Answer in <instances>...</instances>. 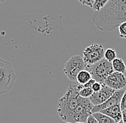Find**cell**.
Listing matches in <instances>:
<instances>
[{
  "label": "cell",
  "instance_id": "obj_12",
  "mask_svg": "<svg viewBox=\"0 0 126 123\" xmlns=\"http://www.w3.org/2000/svg\"><path fill=\"white\" fill-rule=\"evenodd\" d=\"M112 66L114 71L125 73L126 71V66L124 61L120 58H116L112 62Z\"/></svg>",
  "mask_w": 126,
  "mask_h": 123
},
{
  "label": "cell",
  "instance_id": "obj_10",
  "mask_svg": "<svg viewBox=\"0 0 126 123\" xmlns=\"http://www.w3.org/2000/svg\"><path fill=\"white\" fill-rule=\"evenodd\" d=\"M100 112L109 116L115 121V123H118L122 120V110L120 108V103L115 104L109 108L102 110Z\"/></svg>",
  "mask_w": 126,
  "mask_h": 123
},
{
  "label": "cell",
  "instance_id": "obj_11",
  "mask_svg": "<svg viewBox=\"0 0 126 123\" xmlns=\"http://www.w3.org/2000/svg\"><path fill=\"white\" fill-rule=\"evenodd\" d=\"M92 78V75L89 70L86 69L82 70L78 74L76 77V82L78 83V84L79 85L85 84Z\"/></svg>",
  "mask_w": 126,
  "mask_h": 123
},
{
  "label": "cell",
  "instance_id": "obj_7",
  "mask_svg": "<svg viewBox=\"0 0 126 123\" xmlns=\"http://www.w3.org/2000/svg\"><path fill=\"white\" fill-rule=\"evenodd\" d=\"M104 83L115 90L126 88V76L124 73L113 71L105 79Z\"/></svg>",
  "mask_w": 126,
  "mask_h": 123
},
{
  "label": "cell",
  "instance_id": "obj_26",
  "mask_svg": "<svg viewBox=\"0 0 126 123\" xmlns=\"http://www.w3.org/2000/svg\"></svg>",
  "mask_w": 126,
  "mask_h": 123
},
{
  "label": "cell",
  "instance_id": "obj_19",
  "mask_svg": "<svg viewBox=\"0 0 126 123\" xmlns=\"http://www.w3.org/2000/svg\"><path fill=\"white\" fill-rule=\"evenodd\" d=\"M120 108H121V110L126 109V88L120 101Z\"/></svg>",
  "mask_w": 126,
  "mask_h": 123
},
{
  "label": "cell",
  "instance_id": "obj_8",
  "mask_svg": "<svg viewBox=\"0 0 126 123\" xmlns=\"http://www.w3.org/2000/svg\"><path fill=\"white\" fill-rule=\"evenodd\" d=\"M115 91V90L114 89L111 88L105 83H102L101 90L98 92H93V94L89 98V99L94 106L98 105L108 100Z\"/></svg>",
  "mask_w": 126,
  "mask_h": 123
},
{
  "label": "cell",
  "instance_id": "obj_25",
  "mask_svg": "<svg viewBox=\"0 0 126 123\" xmlns=\"http://www.w3.org/2000/svg\"></svg>",
  "mask_w": 126,
  "mask_h": 123
},
{
  "label": "cell",
  "instance_id": "obj_22",
  "mask_svg": "<svg viewBox=\"0 0 126 123\" xmlns=\"http://www.w3.org/2000/svg\"><path fill=\"white\" fill-rule=\"evenodd\" d=\"M122 121L123 123H126V109L122 110Z\"/></svg>",
  "mask_w": 126,
  "mask_h": 123
},
{
  "label": "cell",
  "instance_id": "obj_6",
  "mask_svg": "<svg viewBox=\"0 0 126 123\" xmlns=\"http://www.w3.org/2000/svg\"><path fill=\"white\" fill-rule=\"evenodd\" d=\"M105 48L102 44H93L86 47L82 53V58L87 66H92L104 58Z\"/></svg>",
  "mask_w": 126,
  "mask_h": 123
},
{
  "label": "cell",
  "instance_id": "obj_17",
  "mask_svg": "<svg viewBox=\"0 0 126 123\" xmlns=\"http://www.w3.org/2000/svg\"><path fill=\"white\" fill-rule=\"evenodd\" d=\"M119 37L121 39H126V22H124L118 26Z\"/></svg>",
  "mask_w": 126,
  "mask_h": 123
},
{
  "label": "cell",
  "instance_id": "obj_18",
  "mask_svg": "<svg viewBox=\"0 0 126 123\" xmlns=\"http://www.w3.org/2000/svg\"><path fill=\"white\" fill-rule=\"evenodd\" d=\"M102 83H100V82L95 81L94 84L93 85L92 88H91L92 90H93V92H96L100 91V90H101V88H102Z\"/></svg>",
  "mask_w": 126,
  "mask_h": 123
},
{
  "label": "cell",
  "instance_id": "obj_2",
  "mask_svg": "<svg viewBox=\"0 0 126 123\" xmlns=\"http://www.w3.org/2000/svg\"><path fill=\"white\" fill-rule=\"evenodd\" d=\"M83 98L79 95L77 85H70L57 104L60 117L66 123H75V116Z\"/></svg>",
  "mask_w": 126,
  "mask_h": 123
},
{
  "label": "cell",
  "instance_id": "obj_5",
  "mask_svg": "<svg viewBox=\"0 0 126 123\" xmlns=\"http://www.w3.org/2000/svg\"><path fill=\"white\" fill-rule=\"evenodd\" d=\"M87 66L83 58L79 55L70 57L64 64L63 72L67 78L71 81H76V77L82 70L87 69Z\"/></svg>",
  "mask_w": 126,
  "mask_h": 123
},
{
  "label": "cell",
  "instance_id": "obj_13",
  "mask_svg": "<svg viewBox=\"0 0 126 123\" xmlns=\"http://www.w3.org/2000/svg\"><path fill=\"white\" fill-rule=\"evenodd\" d=\"M94 117L97 120L99 123H116L114 120H112L109 116L103 114L100 112H96L92 113Z\"/></svg>",
  "mask_w": 126,
  "mask_h": 123
},
{
  "label": "cell",
  "instance_id": "obj_23",
  "mask_svg": "<svg viewBox=\"0 0 126 123\" xmlns=\"http://www.w3.org/2000/svg\"><path fill=\"white\" fill-rule=\"evenodd\" d=\"M6 0H0V3H4Z\"/></svg>",
  "mask_w": 126,
  "mask_h": 123
},
{
  "label": "cell",
  "instance_id": "obj_9",
  "mask_svg": "<svg viewBox=\"0 0 126 123\" xmlns=\"http://www.w3.org/2000/svg\"><path fill=\"white\" fill-rule=\"evenodd\" d=\"M126 88L121 89V90H115V92L112 94V95L110 97L108 100H107L105 102H103L100 105H94L92 109V113L93 112H100L102 110H104L105 108H109L110 106L117 104V103H120V101L122 99L123 95L125 92Z\"/></svg>",
  "mask_w": 126,
  "mask_h": 123
},
{
  "label": "cell",
  "instance_id": "obj_15",
  "mask_svg": "<svg viewBox=\"0 0 126 123\" xmlns=\"http://www.w3.org/2000/svg\"><path fill=\"white\" fill-rule=\"evenodd\" d=\"M108 1L109 0H94L92 6V9L94 11H99L104 7L108 3Z\"/></svg>",
  "mask_w": 126,
  "mask_h": 123
},
{
  "label": "cell",
  "instance_id": "obj_4",
  "mask_svg": "<svg viewBox=\"0 0 126 123\" xmlns=\"http://www.w3.org/2000/svg\"><path fill=\"white\" fill-rule=\"evenodd\" d=\"M86 70L90 71L92 78L95 81L103 83L107 77L114 71L112 63L107 61L105 58H102L92 66H88Z\"/></svg>",
  "mask_w": 126,
  "mask_h": 123
},
{
  "label": "cell",
  "instance_id": "obj_24",
  "mask_svg": "<svg viewBox=\"0 0 126 123\" xmlns=\"http://www.w3.org/2000/svg\"><path fill=\"white\" fill-rule=\"evenodd\" d=\"M123 123V122L121 120V121H120V122H118V123Z\"/></svg>",
  "mask_w": 126,
  "mask_h": 123
},
{
  "label": "cell",
  "instance_id": "obj_16",
  "mask_svg": "<svg viewBox=\"0 0 126 123\" xmlns=\"http://www.w3.org/2000/svg\"><path fill=\"white\" fill-rule=\"evenodd\" d=\"M93 90H92L91 88H85L79 90V95L82 98H89L93 94Z\"/></svg>",
  "mask_w": 126,
  "mask_h": 123
},
{
  "label": "cell",
  "instance_id": "obj_3",
  "mask_svg": "<svg viewBox=\"0 0 126 123\" xmlns=\"http://www.w3.org/2000/svg\"><path fill=\"white\" fill-rule=\"evenodd\" d=\"M16 78L13 64L0 58V95L7 93L12 88Z\"/></svg>",
  "mask_w": 126,
  "mask_h": 123
},
{
  "label": "cell",
  "instance_id": "obj_20",
  "mask_svg": "<svg viewBox=\"0 0 126 123\" xmlns=\"http://www.w3.org/2000/svg\"><path fill=\"white\" fill-rule=\"evenodd\" d=\"M78 1L81 4L85 5V6H87V7L90 8H92L93 4V1L92 0H78Z\"/></svg>",
  "mask_w": 126,
  "mask_h": 123
},
{
  "label": "cell",
  "instance_id": "obj_21",
  "mask_svg": "<svg viewBox=\"0 0 126 123\" xmlns=\"http://www.w3.org/2000/svg\"><path fill=\"white\" fill-rule=\"evenodd\" d=\"M86 123H99L97 122V120L94 117V116L92 114L89 116L87 119Z\"/></svg>",
  "mask_w": 126,
  "mask_h": 123
},
{
  "label": "cell",
  "instance_id": "obj_1",
  "mask_svg": "<svg viewBox=\"0 0 126 123\" xmlns=\"http://www.w3.org/2000/svg\"><path fill=\"white\" fill-rule=\"evenodd\" d=\"M93 22L102 31H111L126 22V0H109L99 11H94Z\"/></svg>",
  "mask_w": 126,
  "mask_h": 123
},
{
  "label": "cell",
  "instance_id": "obj_14",
  "mask_svg": "<svg viewBox=\"0 0 126 123\" xmlns=\"http://www.w3.org/2000/svg\"><path fill=\"white\" fill-rule=\"evenodd\" d=\"M117 58V53L116 51L114 48H107L105 51V54H104V58H105L107 61L109 62H112L113 60H115Z\"/></svg>",
  "mask_w": 126,
  "mask_h": 123
}]
</instances>
